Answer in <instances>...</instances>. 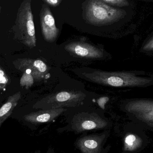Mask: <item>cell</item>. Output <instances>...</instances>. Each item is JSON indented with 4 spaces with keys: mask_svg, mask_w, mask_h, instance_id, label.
<instances>
[{
    "mask_svg": "<svg viewBox=\"0 0 153 153\" xmlns=\"http://www.w3.org/2000/svg\"><path fill=\"white\" fill-rule=\"evenodd\" d=\"M86 80L102 85L113 87H146L153 84V79L137 76L132 71L95 70L82 73Z\"/></svg>",
    "mask_w": 153,
    "mask_h": 153,
    "instance_id": "obj_1",
    "label": "cell"
},
{
    "mask_svg": "<svg viewBox=\"0 0 153 153\" xmlns=\"http://www.w3.org/2000/svg\"><path fill=\"white\" fill-rule=\"evenodd\" d=\"M126 15L123 10L113 7L100 0L87 1L83 7V17L90 25H108L120 20Z\"/></svg>",
    "mask_w": 153,
    "mask_h": 153,
    "instance_id": "obj_2",
    "label": "cell"
},
{
    "mask_svg": "<svg viewBox=\"0 0 153 153\" xmlns=\"http://www.w3.org/2000/svg\"><path fill=\"white\" fill-rule=\"evenodd\" d=\"M13 31L16 39L27 47H36V38L31 0H25L18 10Z\"/></svg>",
    "mask_w": 153,
    "mask_h": 153,
    "instance_id": "obj_3",
    "label": "cell"
},
{
    "mask_svg": "<svg viewBox=\"0 0 153 153\" xmlns=\"http://www.w3.org/2000/svg\"><path fill=\"white\" fill-rule=\"evenodd\" d=\"M85 97L86 95L80 91H61L39 100L34 105L33 108L50 110L64 107H76L83 105Z\"/></svg>",
    "mask_w": 153,
    "mask_h": 153,
    "instance_id": "obj_4",
    "label": "cell"
},
{
    "mask_svg": "<svg viewBox=\"0 0 153 153\" xmlns=\"http://www.w3.org/2000/svg\"><path fill=\"white\" fill-rule=\"evenodd\" d=\"M109 123L96 113H79L71 122V129L77 132L106 128Z\"/></svg>",
    "mask_w": 153,
    "mask_h": 153,
    "instance_id": "obj_5",
    "label": "cell"
},
{
    "mask_svg": "<svg viewBox=\"0 0 153 153\" xmlns=\"http://www.w3.org/2000/svg\"><path fill=\"white\" fill-rule=\"evenodd\" d=\"M14 64L23 73L31 74L36 81L39 82L50 77L48 66L41 60L24 58L15 61Z\"/></svg>",
    "mask_w": 153,
    "mask_h": 153,
    "instance_id": "obj_6",
    "label": "cell"
},
{
    "mask_svg": "<svg viewBox=\"0 0 153 153\" xmlns=\"http://www.w3.org/2000/svg\"><path fill=\"white\" fill-rule=\"evenodd\" d=\"M128 112L133 114L139 120L153 127V101L139 99L128 102L125 106Z\"/></svg>",
    "mask_w": 153,
    "mask_h": 153,
    "instance_id": "obj_7",
    "label": "cell"
},
{
    "mask_svg": "<svg viewBox=\"0 0 153 153\" xmlns=\"http://www.w3.org/2000/svg\"><path fill=\"white\" fill-rule=\"evenodd\" d=\"M65 49L71 55L78 58L92 60L103 59L102 50L92 45L81 42H74L66 45Z\"/></svg>",
    "mask_w": 153,
    "mask_h": 153,
    "instance_id": "obj_8",
    "label": "cell"
},
{
    "mask_svg": "<svg viewBox=\"0 0 153 153\" xmlns=\"http://www.w3.org/2000/svg\"><path fill=\"white\" fill-rule=\"evenodd\" d=\"M40 23L42 34L45 41L52 43L56 41L59 33L56 27L55 19L48 5H42L40 13Z\"/></svg>",
    "mask_w": 153,
    "mask_h": 153,
    "instance_id": "obj_9",
    "label": "cell"
},
{
    "mask_svg": "<svg viewBox=\"0 0 153 153\" xmlns=\"http://www.w3.org/2000/svg\"><path fill=\"white\" fill-rule=\"evenodd\" d=\"M106 135L102 133L83 136L78 140L76 146L82 153H101Z\"/></svg>",
    "mask_w": 153,
    "mask_h": 153,
    "instance_id": "obj_10",
    "label": "cell"
},
{
    "mask_svg": "<svg viewBox=\"0 0 153 153\" xmlns=\"http://www.w3.org/2000/svg\"><path fill=\"white\" fill-rule=\"evenodd\" d=\"M66 111V109L63 108L42 110L26 114L24 119L33 124H41L53 120Z\"/></svg>",
    "mask_w": 153,
    "mask_h": 153,
    "instance_id": "obj_11",
    "label": "cell"
},
{
    "mask_svg": "<svg viewBox=\"0 0 153 153\" xmlns=\"http://www.w3.org/2000/svg\"><path fill=\"white\" fill-rule=\"evenodd\" d=\"M21 93L17 92L8 98L7 101L0 108V127L12 114L21 98Z\"/></svg>",
    "mask_w": 153,
    "mask_h": 153,
    "instance_id": "obj_12",
    "label": "cell"
},
{
    "mask_svg": "<svg viewBox=\"0 0 153 153\" xmlns=\"http://www.w3.org/2000/svg\"><path fill=\"white\" fill-rule=\"evenodd\" d=\"M142 140L137 135L129 133L125 135L124 138L125 151H134L138 149L142 146Z\"/></svg>",
    "mask_w": 153,
    "mask_h": 153,
    "instance_id": "obj_13",
    "label": "cell"
},
{
    "mask_svg": "<svg viewBox=\"0 0 153 153\" xmlns=\"http://www.w3.org/2000/svg\"><path fill=\"white\" fill-rule=\"evenodd\" d=\"M33 77L31 74L23 73V76L20 79V84L21 86L28 88L32 87L34 84Z\"/></svg>",
    "mask_w": 153,
    "mask_h": 153,
    "instance_id": "obj_14",
    "label": "cell"
},
{
    "mask_svg": "<svg viewBox=\"0 0 153 153\" xmlns=\"http://www.w3.org/2000/svg\"><path fill=\"white\" fill-rule=\"evenodd\" d=\"M10 83V79L0 65V90H3Z\"/></svg>",
    "mask_w": 153,
    "mask_h": 153,
    "instance_id": "obj_15",
    "label": "cell"
},
{
    "mask_svg": "<svg viewBox=\"0 0 153 153\" xmlns=\"http://www.w3.org/2000/svg\"><path fill=\"white\" fill-rule=\"evenodd\" d=\"M103 1L106 3L107 5L111 6H115L117 7H125L129 6V4L128 1L126 0H112V1H108V0H103Z\"/></svg>",
    "mask_w": 153,
    "mask_h": 153,
    "instance_id": "obj_16",
    "label": "cell"
},
{
    "mask_svg": "<svg viewBox=\"0 0 153 153\" xmlns=\"http://www.w3.org/2000/svg\"><path fill=\"white\" fill-rule=\"evenodd\" d=\"M153 50V38L151 37L150 40L146 43L143 48V51H152Z\"/></svg>",
    "mask_w": 153,
    "mask_h": 153,
    "instance_id": "obj_17",
    "label": "cell"
},
{
    "mask_svg": "<svg viewBox=\"0 0 153 153\" xmlns=\"http://www.w3.org/2000/svg\"><path fill=\"white\" fill-rule=\"evenodd\" d=\"M43 1L47 5L55 7L59 5L62 1H59V0H44Z\"/></svg>",
    "mask_w": 153,
    "mask_h": 153,
    "instance_id": "obj_18",
    "label": "cell"
},
{
    "mask_svg": "<svg viewBox=\"0 0 153 153\" xmlns=\"http://www.w3.org/2000/svg\"><path fill=\"white\" fill-rule=\"evenodd\" d=\"M108 100V98L105 97V98H100L98 100V105L102 109L104 110L105 104L107 102Z\"/></svg>",
    "mask_w": 153,
    "mask_h": 153,
    "instance_id": "obj_19",
    "label": "cell"
},
{
    "mask_svg": "<svg viewBox=\"0 0 153 153\" xmlns=\"http://www.w3.org/2000/svg\"><path fill=\"white\" fill-rule=\"evenodd\" d=\"M1 6H0V13H1Z\"/></svg>",
    "mask_w": 153,
    "mask_h": 153,
    "instance_id": "obj_20",
    "label": "cell"
},
{
    "mask_svg": "<svg viewBox=\"0 0 153 153\" xmlns=\"http://www.w3.org/2000/svg\"></svg>",
    "mask_w": 153,
    "mask_h": 153,
    "instance_id": "obj_21",
    "label": "cell"
}]
</instances>
